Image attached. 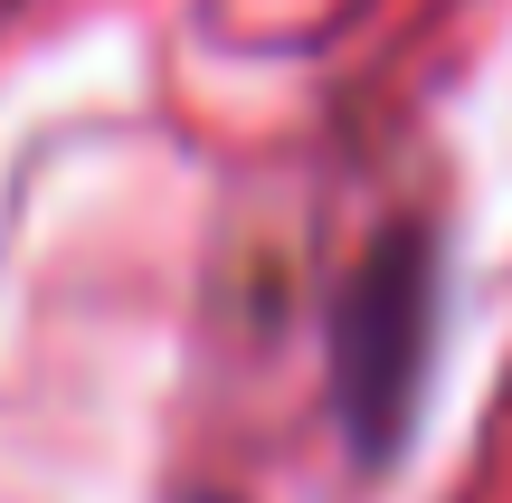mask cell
Instances as JSON below:
<instances>
[{
	"label": "cell",
	"instance_id": "obj_1",
	"mask_svg": "<svg viewBox=\"0 0 512 503\" xmlns=\"http://www.w3.org/2000/svg\"><path fill=\"white\" fill-rule=\"evenodd\" d=\"M427 247L399 238L342 304V352H332V380H342V418H351V447L389 456L408 428V399H418L427 371Z\"/></svg>",
	"mask_w": 512,
	"mask_h": 503
}]
</instances>
